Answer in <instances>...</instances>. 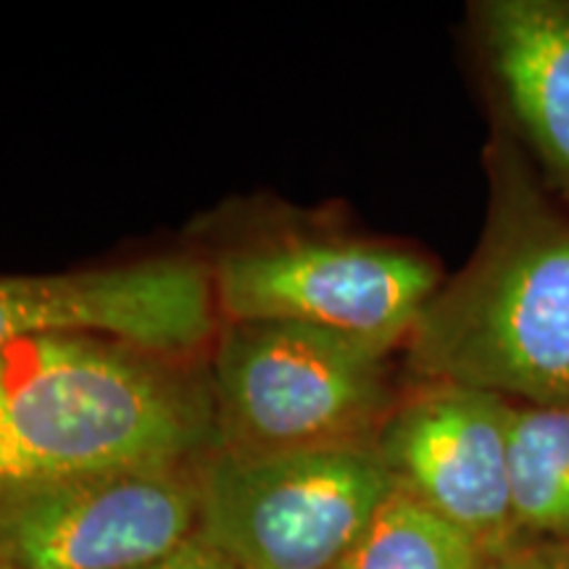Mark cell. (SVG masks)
Here are the masks:
<instances>
[{"label": "cell", "mask_w": 569, "mask_h": 569, "mask_svg": "<svg viewBox=\"0 0 569 569\" xmlns=\"http://www.w3.org/2000/svg\"><path fill=\"white\" fill-rule=\"evenodd\" d=\"M486 172L480 243L419 311L409 369L427 386L569 407V211L498 119Z\"/></svg>", "instance_id": "1"}, {"label": "cell", "mask_w": 569, "mask_h": 569, "mask_svg": "<svg viewBox=\"0 0 569 569\" xmlns=\"http://www.w3.org/2000/svg\"><path fill=\"white\" fill-rule=\"evenodd\" d=\"M211 432V401L159 353L80 332L0 351V496L101 469L182 461Z\"/></svg>", "instance_id": "2"}, {"label": "cell", "mask_w": 569, "mask_h": 569, "mask_svg": "<svg viewBox=\"0 0 569 569\" xmlns=\"http://www.w3.org/2000/svg\"><path fill=\"white\" fill-rule=\"evenodd\" d=\"M386 351L298 322H232L213 361L222 453L375 440L393 411Z\"/></svg>", "instance_id": "3"}, {"label": "cell", "mask_w": 569, "mask_h": 569, "mask_svg": "<svg viewBox=\"0 0 569 569\" xmlns=\"http://www.w3.org/2000/svg\"><path fill=\"white\" fill-rule=\"evenodd\" d=\"M393 488L375 440L219 451L198 475V538L238 569H340Z\"/></svg>", "instance_id": "4"}, {"label": "cell", "mask_w": 569, "mask_h": 569, "mask_svg": "<svg viewBox=\"0 0 569 569\" xmlns=\"http://www.w3.org/2000/svg\"><path fill=\"white\" fill-rule=\"evenodd\" d=\"M201 490L182 461L134 465L0 496V565L140 569L198 536Z\"/></svg>", "instance_id": "5"}, {"label": "cell", "mask_w": 569, "mask_h": 569, "mask_svg": "<svg viewBox=\"0 0 569 569\" xmlns=\"http://www.w3.org/2000/svg\"><path fill=\"white\" fill-rule=\"evenodd\" d=\"M217 288L232 322H298L388 353L407 343L440 277L401 248L303 240L227 256Z\"/></svg>", "instance_id": "6"}, {"label": "cell", "mask_w": 569, "mask_h": 569, "mask_svg": "<svg viewBox=\"0 0 569 569\" xmlns=\"http://www.w3.org/2000/svg\"><path fill=\"white\" fill-rule=\"evenodd\" d=\"M511 401L459 386H427L386 417L375 448L396 486L467 532L490 559L519 538L509 472Z\"/></svg>", "instance_id": "7"}, {"label": "cell", "mask_w": 569, "mask_h": 569, "mask_svg": "<svg viewBox=\"0 0 569 569\" xmlns=\"http://www.w3.org/2000/svg\"><path fill=\"white\" fill-rule=\"evenodd\" d=\"M211 282L188 261L0 277V351L19 340L80 332L151 353H184L211 332Z\"/></svg>", "instance_id": "8"}, {"label": "cell", "mask_w": 569, "mask_h": 569, "mask_svg": "<svg viewBox=\"0 0 569 569\" xmlns=\"http://www.w3.org/2000/svg\"><path fill=\"white\" fill-rule=\"evenodd\" d=\"M472 27L496 119L569 211V0H482Z\"/></svg>", "instance_id": "9"}, {"label": "cell", "mask_w": 569, "mask_h": 569, "mask_svg": "<svg viewBox=\"0 0 569 569\" xmlns=\"http://www.w3.org/2000/svg\"><path fill=\"white\" fill-rule=\"evenodd\" d=\"M509 472L519 538L569 546V407L511 403Z\"/></svg>", "instance_id": "10"}, {"label": "cell", "mask_w": 569, "mask_h": 569, "mask_svg": "<svg viewBox=\"0 0 569 569\" xmlns=\"http://www.w3.org/2000/svg\"><path fill=\"white\" fill-rule=\"evenodd\" d=\"M467 532L396 486L340 569H486Z\"/></svg>", "instance_id": "11"}, {"label": "cell", "mask_w": 569, "mask_h": 569, "mask_svg": "<svg viewBox=\"0 0 569 569\" xmlns=\"http://www.w3.org/2000/svg\"><path fill=\"white\" fill-rule=\"evenodd\" d=\"M486 569H569L567 543H525L488 559Z\"/></svg>", "instance_id": "12"}, {"label": "cell", "mask_w": 569, "mask_h": 569, "mask_svg": "<svg viewBox=\"0 0 569 569\" xmlns=\"http://www.w3.org/2000/svg\"><path fill=\"white\" fill-rule=\"evenodd\" d=\"M140 569H238L230 559H224L217 549H211L203 538H190L180 549L163 557L153 565Z\"/></svg>", "instance_id": "13"}, {"label": "cell", "mask_w": 569, "mask_h": 569, "mask_svg": "<svg viewBox=\"0 0 569 569\" xmlns=\"http://www.w3.org/2000/svg\"><path fill=\"white\" fill-rule=\"evenodd\" d=\"M0 569H11V567H6V565H0Z\"/></svg>", "instance_id": "14"}]
</instances>
